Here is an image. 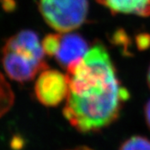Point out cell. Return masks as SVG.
<instances>
[{
	"instance_id": "cell-1",
	"label": "cell",
	"mask_w": 150,
	"mask_h": 150,
	"mask_svg": "<svg viewBox=\"0 0 150 150\" xmlns=\"http://www.w3.org/2000/svg\"><path fill=\"white\" fill-rule=\"evenodd\" d=\"M129 97V90L121 82L109 88L94 89L80 95L69 93L63 113L78 132L98 133L119 118Z\"/></svg>"
},
{
	"instance_id": "cell-2",
	"label": "cell",
	"mask_w": 150,
	"mask_h": 150,
	"mask_svg": "<svg viewBox=\"0 0 150 150\" xmlns=\"http://www.w3.org/2000/svg\"><path fill=\"white\" fill-rule=\"evenodd\" d=\"M38 8L48 26L59 33L82 26L88 14V0H38Z\"/></svg>"
},
{
	"instance_id": "cell-3",
	"label": "cell",
	"mask_w": 150,
	"mask_h": 150,
	"mask_svg": "<svg viewBox=\"0 0 150 150\" xmlns=\"http://www.w3.org/2000/svg\"><path fill=\"white\" fill-rule=\"evenodd\" d=\"M69 87L66 75L58 70H43L34 86L38 102L46 107H57L67 99Z\"/></svg>"
},
{
	"instance_id": "cell-4",
	"label": "cell",
	"mask_w": 150,
	"mask_h": 150,
	"mask_svg": "<svg viewBox=\"0 0 150 150\" xmlns=\"http://www.w3.org/2000/svg\"><path fill=\"white\" fill-rule=\"evenodd\" d=\"M2 64L8 76L18 83L31 81L35 76L48 69L46 62H38L25 54L3 48Z\"/></svg>"
},
{
	"instance_id": "cell-5",
	"label": "cell",
	"mask_w": 150,
	"mask_h": 150,
	"mask_svg": "<svg viewBox=\"0 0 150 150\" xmlns=\"http://www.w3.org/2000/svg\"><path fill=\"white\" fill-rule=\"evenodd\" d=\"M88 49V43L82 35L66 33L61 35L59 50L54 58L59 65L67 69L71 63L82 59Z\"/></svg>"
},
{
	"instance_id": "cell-6",
	"label": "cell",
	"mask_w": 150,
	"mask_h": 150,
	"mask_svg": "<svg viewBox=\"0 0 150 150\" xmlns=\"http://www.w3.org/2000/svg\"><path fill=\"white\" fill-rule=\"evenodd\" d=\"M112 14H134L150 16V0H97Z\"/></svg>"
},
{
	"instance_id": "cell-7",
	"label": "cell",
	"mask_w": 150,
	"mask_h": 150,
	"mask_svg": "<svg viewBox=\"0 0 150 150\" xmlns=\"http://www.w3.org/2000/svg\"><path fill=\"white\" fill-rule=\"evenodd\" d=\"M5 47L25 49L33 54L39 60H44V51L39 43L37 33L32 30H22L6 41Z\"/></svg>"
},
{
	"instance_id": "cell-8",
	"label": "cell",
	"mask_w": 150,
	"mask_h": 150,
	"mask_svg": "<svg viewBox=\"0 0 150 150\" xmlns=\"http://www.w3.org/2000/svg\"><path fill=\"white\" fill-rule=\"evenodd\" d=\"M14 101L13 92L4 77L0 73V117L10 109Z\"/></svg>"
},
{
	"instance_id": "cell-9",
	"label": "cell",
	"mask_w": 150,
	"mask_h": 150,
	"mask_svg": "<svg viewBox=\"0 0 150 150\" xmlns=\"http://www.w3.org/2000/svg\"><path fill=\"white\" fill-rule=\"evenodd\" d=\"M119 150H150V139L144 136L134 135L125 140Z\"/></svg>"
},
{
	"instance_id": "cell-10",
	"label": "cell",
	"mask_w": 150,
	"mask_h": 150,
	"mask_svg": "<svg viewBox=\"0 0 150 150\" xmlns=\"http://www.w3.org/2000/svg\"><path fill=\"white\" fill-rule=\"evenodd\" d=\"M60 33H50L45 36L42 42L44 53L49 57H55L59 48L60 39H61Z\"/></svg>"
},
{
	"instance_id": "cell-11",
	"label": "cell",
	"mask_w": 150,
	"mask_h": 150,
	"mask_svg": "<svg viewBox=\"0 0 150 150\" xmlns=\"http://www.w3.org/2000/svg\"><path fill=\"white\" fill-rule=\"evenodd\" d=\"M112 43L115 45L122 47L125 53H127V54L129 53L128 48L130 44V39H129L128 34L124 32L123 29H118L117 31H115L114 33L112 34Z\"/></svg>"
},
{
	"instance_id": "cell-12",
	"label": "cell",
	"mask_w": 150,
	"mask_h": 150,
	"mask_svg": "<svg viewBox=\"0 0 150 150\" xmlns=\"http://www.w3.org/2000/svg\"><path fill=\"white\" fill-rule=\"evenodd\" d=\"M135 43L139 50H146L150 47V34L147 33H141L136 35Z\"/></svg>"
},
{
	"instance_id": "cell-13",
	"label": "cell",
	"mask_w": 150,
	"mask_h": 150,
	"mask_svg": "<svg viewBox=\"0 0 150 150\" xmlns=\"http://www.w3.org/2000/svg\"><path fill=\"white\" fill-rule=\"evenodd\" d=\"M11 146L13 147V149H20L23 146V140L20 137H14L11 143Z\"/></svg>"
},
{
	"instance_id": "cell-14",
	"label": "cell",
	"mask_w": 150,
	"mask_h": 150,
	"mask_svg": "<svg viewBox=\"0 0 150 150\" xmlns=\"http://www.w3.org/2000/svg\"><path fill=\"white\" fill-rule=\"evenodd\" d=\"M144 118L148 128L150 129V99L144 106Z\"/></svg>"
},
{
	"instance_id": "cell-15",
	"label": "cell",
	"mask_w": 150,
	"mask_h": 150,
	"mask_svg": "<svg viewBox=\"0 0 150 150\" xmlns=\"http://www.w3.org/2000/svg\"><path fill=\"white\" fill-rule=\"evenodd\" d=\"M76 150H93V149H92L91 148H89V147H88V146H81V147L77 148V149Z\"/></svg>"
},
{
	"instance_id": "cell-16",
	"label": "cell",
	"mask_w": 150,
	"mask_h": 150,
	"mask_svg": "<svg viewBox=\"0 0 150 150\" xmlns=\"http://www.w3.org/2000/svg\"><path fill=\"white\" fill-rule=\"evenodd\" d=\"M147 82H148V85H149L150 88V65L149 70H148V74H147Z\"/></svg>"
},
{
	"instance_id": "cell-17",
	"label": "cell",
	"mask_w": 150,
	"mask_h": 150,
	"mask_svg": "<svg viewBox=\"0 0 150 150\" xmlns=\"http://www.w3.org/2000/svg\"><path fill=\"white\" fill-rule=\"evenodd\" d=\"M75 150H76V149H75Z\"/></svg>"
}]
</instances>
